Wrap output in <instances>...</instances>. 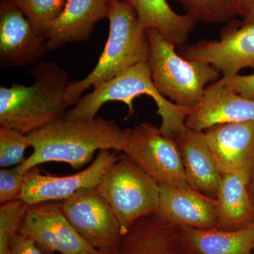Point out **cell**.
<instances>
[{
	"label": "cell",
	"instance_id": "1",
	"mask_svg": "<svg viewBox=\"0 0 254 254\" xmlns=\"http://www.w3.org/2000/svg\"><path fill=\"white\" fill-rule=\"evenodd\" d=\"M33 153L18 165L21 173L49 162L67 163L78 170L89 163L97 151L123 152L125 131L102 118L61 120L28 133Z\"/></svg>",
	"mask_w": 254,
	"mask_h": 254
},
{
	"label": "cell",
	"instance_id": "2",
	"mask_svg": "<svg viewBox=\"0 0 254 254\" xmlns=\"http://www.w3.org/2000/svg\"><path fill=\"white\" fill-rule=\"evenodd\" d=\"M34 83L0 88V127L28 134L64 118L69 77L58 64L42 62L31 68Z\"/></svg>",
	"mask_w": 254,
	"mask_h": 254
},
{
	"label": "cell",
	"instance_id": "3",
	"mask_svg": "<svg viewBox=\"0 0 254 254\" xmlns=\"http://www.w3.org/2000/svg\"><path fill=\"white\" fill-rule=\"evenodd\" d=\"M107 18L109 34L96 66L88 76L69 82L65 93L68 107L77 104L88 88H96L137 64L148 61L149 44L146 31L127 0H109Z\"/></svg>",
	"mask_w": 254,
	"mask_h": 254
},
{
	"label": "cell",
	"instance_id": "4",
	"mask_svg": "<svg viewBox=\"0 0 254 254\" xmlns=\"http://www.w3.org/2000/svg\"><path fill=\"white\" fill-rule=\"evenodd\" d=\"M146 95L153 98L161 118L160 130L165 136L173 138L186 124L190 109L179 106L167 99L155 88L147 62L137 64L118 76L94 88L93 92L82 97L77 104L68 110L66 120H90L108 102H122L128 107L129 116L134 113L133 100Z\"/></svg>",
	"mask_w": 254,
	"mask_h": 254
},
{
	"label": "cell",
	"instance_id": "5",
	"mask_svg": "<svg viewBox=\"0 0 254 254\" xmlns=\"http://www.w3.org/2000/svg\"><path fill=\"white\" fill-rule=\"evenodd\" d=\"M145 31L149 44L147 63L155 88L175 104L194 108L208 84L220 79V71L208 64L183 58L157 30Z\"/></svg>",
	"mask_w": 254,
	"mask_h": 254
},
{
	"label": "cell",
	"instance_id": "6",
	"mask_svg": "<svg viewBox=\"0 0 254 254\" xmlns=\"http://www.w3.org/2000/svg\"><path fill=\"white\" fill-rule=\"evenodd\" d=\"M98 187L113 209L122 235L138 219L158 213V182L125 154L107 170Z\"/></svg>",
	"mask_w": 254,
	"mask_h": 254
},
{
	"label": "cell",
	"instance_id": "7",
	"mask_svg": "<svg viewBox=\"0 0 254 254\" xmlns=\"http://www.w3.org/2000/svg\"><path fill=\"white\" fill-rule=\"evenodd\" d=\"M123 152L158 183L190 186L176 142L143 123L125 129Z\"/></svg>",
	"mask_w": 254,
	"mask_h": 254
},
{
	"label": "cell",
	"instance_id": "8",
	"mask_svg": "<svg viewBox=\"0 0 254 254\" xmlns=\"http://www.w3.org/2000/svg\"><path fill=\"white\" fill-rule=\"evenodd\" d=\"M59 204L70 224L92 247L100 252H118L121 228L98 187L79 190Z\"/></svg>",
	"mask_w": 254,
	"mask_h": 254
},
{
	"label": "cell",
	"instance_id": "9",
	"mask_svg": "<svg viewBox=\"0 0 254 254\" xmlns=\"http://www.w3.org/2000/svg\"><path fill=\"white\" fill-rule=\"evenodd\" d=\"M179 50L183 58L208 64L222 78H231L243 68H254V26L230 21L220 39L200 41Z\"/></svg>",
	"mask_w": 254,
	"mask_h": 254
},
{
	"label": "cell",
	"instance_id": "10",
	"mask_svg": "<svg viewBox=\"0 0 254 254\" xmlns=\"http://www.w3.org/2000/svg\"><path fill=\"white\" fill-rule=\"evenodd\" d=\"M20 233L34 241L44 254H99L73 228L58 202L30 205Z\"/></svg>",
	"mask_w": 254,
	"mask_h": 254
},
{
	"label": "cell",
	"instance_id": "11",
	"mask_svg": "<svg viewBox=\"0 0 254 254\" xmlns=\"http://www.w3.org/2000/svg\"><path fill=\"white\" fill-rule=\"evenodd\" d=\"M116 151H99L91 165L69 176L42 175L38 167L28 170L19 199L32 205L43 202L63 201L79 190L98 187L103 175L120 159Z\"/></svg>",
	"mask_w": 254,
	"mask_h": 254
},
{
	"label": "cell",
	"instance_id": "12",
	"mask_svg": "<svg viewBox=\"0 0 254 254\" xmlns=\"http://www.w3.org/2000/svg\"><path fill=\"white\" fill-rule=\"evenodd\" d=\"M46 39L37 34L14 0H0V66L23 67L41 63Z\"/></svg>",
	"mask_w": 254,
	"mask_h": 254
},
{
	"label": "cell",
	"instance_id": "13",
	"mask_svg": "<svg viewBox=\"0 0 254 254\" xmlns=\"http://www.w3.org/2000/svg\"><path fill=\"white\" fill-rule=\"evenodd\" d=\"M160 205L157 215L177 227L199 230L218 228L215 198L190 186L158 183Z\"/></svg>",
	"mask_w": 254,
	"mask_h": 254
},
{
	"label": "cell",
	"instance_id": "14",
	"mask_svg": "<svg viewBox=\"0 0 254 254\" xmlns=\"http://www.w3.org/2000/svg\"><path fill=\"white\" fill-rule=\"evenodd\" d=\"M220 79L205 88L199 103L190 110L185 122L189 128L203 132L217 125L254 122V99L232 91Z\"/></svg>",
	"mask_w": 254,
	"mask_h": 254
},
{
	"label": "cell",
	"instance_id": "15",
	"mask_svg": "<svg viewBox=\"0 0 254 254\" xmlns=\"http://www.w3.org/2000/svg\"><path fill=\"white\" fill-rule=\"evenodd\" d=\"M222 174L254 176V122L217 125L203 131Z\"/></svg>",
	"mask_w": 254,
	"mask_h": 254
},
{
	"label": "cell",
	"instance_id": "16",
	"mask_svg": "<svg viewBox=\"0 0 254 254\" xmlns=\"http://www.w3.org/2000/svg\"><path fill=\"white\" fill-rule=\"evenodd\" d=\"M109 0H68L63 11L46 26V51L88 41L98 21L107 18Z\"/></svg>",
	"mask_w": 254,
	"mask_h": 254
},
{
	"label": "cell",
	"instance_id": "17",
	"mask_svg": "<svg viewBox=\"0 0 254 254\" xmlns=\"http://www.w3.org/2000/svg\"><path fill=\"white\" fill-rule=\"evenodd\" d=\"M173 139L180 150L188 185L215 198L222 175L203 132L185 125Z\"/></svg>",
	"mask_w": 254,
	"mask_h": 254
},
{
	"label": "cell",
	"instance_id": "18",
	"mask_svg": "<svg viewBox=\"0 0 254 254\" xmlns=\"http://www.w3.org/2000/svg\"><path fill=\"white\" fill-rule=\"evenodd\" d=\"M118 254H187L180 227L162 220L157 214L136 220L122 235Z\"/></svg>",
	"mask_w": 254,
	"mask_h": 254
},
{
	"label": "cell",
	"instance_id": "19",
	"mask_svg": "<svg viewBox=\"0 0 254 254\" xmlns=\"http://www.w3.org/2000/svg\"><path fill=\"white\" fill-rule=\"evenodd\" d=\"M249 174H222L215 197L218 229L238 230L254 220V202L250 190Z\"/></svg>",
	"mask_w": 254,
	"mask_h": 254
},
{
	"label": "cell",
	"instance_id": "20",
	"mask_svg": "<svg viewBox=\"0 0 254 254\" xmlns=\"http://www.w3.org/2000/svg\"><path fill=\"white\" fill-rule=\"evenodd\" d=\"M187 254H253L254 220L238 230L180 227Z\"/></svg>",
	"mask_w": 254,
	"mask_h": 254
},
{
	"label": "cell",
	"instance_id": "21",
	"mask_svg": "<svg viewBox=\"0 0 254 254\" xmlns=\"http://www.w3.org/2000/svg\"><path fill=\"white\" fill-rule=\"evenodd\" d=\"M133 6L141 27L157 30L176 48L187 45L190 33L197 22L186 14H179L169 5L167 0H127Z\"/></svg>",
	"mask_w": 254,
	"mask_h": 254
},
{
	"label": "cell",
	"instance_id": "22",
	"mask_svg": "<svg viewBox=\"0 0 254 254\" xmlns=\"http://www.w3.org/2000/svg\"><path fill=\"white\" fill-rule=\"evenodd\" d=\"M197 22L220 24L238 15L235 0H176Z\"/></svg>",
	"mask_w": 254,
	"mask_h": 254
},
{
	"label": "cell",
	"instance_id": "23",
	"mask_svg": "<svg viewBox=\"0 0 254 254\" xmlns=\"http://www.w3.org/2000/svg\"><path fill=\"white\" fill-rule=\"evenodd\" d=\"M37 34L44 37L46 26L63 11L68 0H14Z\"/></svg>",
	"mask_w": 254,
	"mask_h": 254
},
{
	"label": "cell",
	"instance_id": "24",
	"mask_svg": "<svg viewBox=\"0 0 254 254\" xmlns=\"http://www.w3.org/2000/svg\"><path fill=\"white\" fill-rule=\"evenodd\" d=\"M29 207L21 199L1 203L0 254H9L11 240L21 232Z\"/></svg>",
	"mask_w": 254,
	"mask_h": 254
},
{
	"label": "cell",
	"instance_id": "25",
	"mask_svg": "<svg viewBox=\"0 0 254 254\" xmlns=\"http://www.w3.org/2000/svg\"><path fill=\"white\" fill-rule=\"evenodd\" d=\"M31 147L27 134L12 128L0 127V167L9 168L21 165L25 160L24 153Z\"/></svg>",
	"mask_w": 254,
	"mask_h": 254
},
{
	"label": "cell",
	"instance_id": "26",
	"mask_svg": "<svg viewBox=\"0 0 254 254\" xmlns=\"http://www.w3.org/2000/svg\"><path fill=\"white\" fill-rule=\"evenodd\" d=\"M26 173H21L18 166L0 170V203L19 199L24 186Z\"/></svg>",
	"mask_w": 254,
	"mask_h": 254
},
{
	"label": "cell",
	"instance_id": "27",
	"mask_svg": "<svg viewBox=\"0 0 254 254\" xmlns=\"http://www.w3.org/2000/svg\"><path fill=\"white\" fill-rule=\"evenodd\" d=\"M220 81L227 88L242 96L254 99V73L238 74L231 78H221Z\"/></svg>",
	"mask_w": 254,
	"mask_h": 254
},
{
	"label": "cell",
	"instance_id": "28",
	"mask_svg": "<svg viewBox=\"0 0 254 254\" xmlns=\"http://www.w3.org/2000/svg\"><path fill=\"white\" fill-rule=\"evenodd\" d=\"M9 254H44L34 241L19 233L11 240Z\"/></svg>",
	"mask_w": 254,
	"mask_h": 254
},
{
	"label": "cell",
	"instance_id": "29",
	"mask_svg": "<svg viewBox=\"0 0 254 254\" xmlns=\"http://www.w3.org/2000/svg\"><path fill=\"white\" fill-rule=\"evenodd\" d=\"M240 15L243 18L244 24L254 26V4L244 8Z\"/></svg>",
	"mask_w": 254,
	"mask_h": 254
},
{
	"label": "cell",
	"instance_id": "30",
	"mask_svg": "<svg viewBox=\"0 0 254 254\" xmlns=\"http://www.w3.org/2000/svg\"><path fill=\"white\" fill-rule=\"evenodd\" d=\"M235 4H236L238 15H240L241 11L244 8L250 5L254 4V0H235Z\"/></svg>",
	"mask_w": 254,
	"mask_h": 254
},
{
	"label": "cell",
	"instance_id": "31",
	"mask_svg": "<svg viewBox=\"0 0 254 254\" xmlns=\"http://www.w3.org/2000/svg\"><path fill=\"white\" fill-rule=\"evenodd\" d=\"M252 192H251V195H252V199H253L254 200V185H253V187H252Z\"/></svg>",
	"mask_w": 254,
	"mask_h": 254
},
{
	"label": "cell",
	"instance_id": "32",
	"mask_svg": "<svg viewBox=\"0 0 254 254\" xmlns=\"http://www.w3.org/2000/svg\"><path fill=\"white\" fill-rule=\"evenodd\" d=\"M99 254H118V252H101Z\"/></svg>",
	"mask_w": 254,
	"mask_h": 254
}]
</instances>
